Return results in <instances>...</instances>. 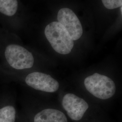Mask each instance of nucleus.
I'll return each instance as SVG.
<instances>
[{
    "mask_svg": "<svg viewBox=\"0 0 122 122\" xmlns=\"http://www.w3.org/2000/svg\"><path fill=\"white\" fill-rule=\"evenodd\" d=\"M4 55L8 64L15 69H30L34 64L35 59L33 54L18 44L10 43L6 45Z\"/></svg>",
    "mask_w": 122,
    "mask_h": 122,
    "instance_id": "obj_3",
    "label": "nucleus"
},
{
    "mask_svg": "<svg viewBox=\"0 0 122 122\" xmlns=\"http://www.w3.org/2000/svg\"><path fill=\"white\" fill-rule=\"evenodd\" d=\"M102 1L107 9L112 10L122 6V0H102Z\"/></svg>",
    "mask_w": 122,
    "mask_h": 122,
    "instance_id": "obj_10",
    "label": "nucleus"
},
{
    "mask_svg": "<svg viewBox=\"0 0 122 122\" xmlns=\"http://www.w3.org/2000/svg\"><path fill=\"white\" fill-rule=\"evenodd\" d=\"M26 84L37 91L53 93L59 88V82L48 74L33 72L28 74L25 79Z\"/></svg>",
    "mask_w": 122,
    "mask_h": 122,
    "instance_id": "obj_6",
    "label": "nucleus"
},
{
    "mask_svg": "<svg viewBox=\"0 0 122 122\" xmlns=\"http://www.w3.org/2000/svg\"><path fill=\"white\" fill-rule=\"evenodd\" d=\"M84 83L88 92L101 100L109 99L114 96L116 92V85L113 80L98 73L86 77Z\"/></svg>",
    "mask_w": 122,
    "mask_h": 122,
    "instance_id": "obj_2",
    "label": "nucleus"
},
{
    "mask_svg": "<svg viewBox=\"0 0 122 122\" xmlns=\"http://www.w3.org/2000/svg\"><path fill=\"white\" fill-rule=\"evenodd\" d=\"M44 34L56 52L63 55L71 52L74 46V40L60 23L54 21L49 24L45 29Z\"/></svg>",
    "mask_w": 122,
    "mask_h": 122,
    "instance_id": "obj_1",
    "label": "nucleus"
},
{
    "mask_svg": "<svg viewBox=\"0 0 122 122\" xmlns=\"http://www.w3.org/2000/svg\"><path fill=\"white\" fill-rule=\"evenodd\" d=\"M32 122H68L65 113L59 109L46 108L36 112Z\"/></svg>",
    "mask_w": 122,
    "mask_h": 122,
    "instance_id": "obj_7",
    "label": "nucleus"
},
{
    "mask_svg": "<svg viewBox=\"0 0 122 122\" xmlns=\"http://www.w3.org/2000/svg\"><path fill=\"white\" fill-rule=\"evenodd\" d=\"M18 0H0V14L5 17L12 18L17 13Z\"/></svg>",
    "mask_w": 122,
    "mask_h": 122,
    "instance_id": "obj_8",
    "label": "nucleus"
},
{
    "mask_svg": "<svg viewBox=\"0 0 122 122\" xmlns=\"http://www.w3.org/2000/svg\"><path fill=\"white\" fill-rule=\"evenodd\" d=\"M58 22L64 26L73 40L79 39L82 35L83 29L76 15L71 9L63 8L57 14Z\"/></svg>",
    "mask_w": 122,
    "mask_h": 122,
    "instance_id": "obj_5",
    "label": "nucleus"
},
{
    "mask_svg": "<svg viewBox=\"0 0 122 122\" xmlns=\"http://www.w3.org/2000/svg\"><path fill=\"white\" fill-rule=\"evenodd\" d=\"M120 8H121V14H122V6H121V7H120Z\"/></svg>",
    "mask_w": 122,
    "mask_h": 122,
    "instance_id": "obj_11",
    "label": "nucleus"
},
{
    "mask_svg": "<svg viewBox=\"0 0 122 122\" xmlns=\"http://www.w3.org/2000/svg\"><path fill=\"white\" fill-rule=\"evenodd\" d=\"M16 111L15 108L8 105L0 108V122H16Z\"/></svg>",
    "mask_w": 122,
    "mask_h": 122,
    "instance_id": "obj_9",
    "label": "nucleus"
},
{
    "mask_svg": "<svg viewBox=\"0 0 122 122\" xmlns=\"http://www.w3.org/2000/svg\"><path fill=\"white\" fill-rule=\"evenodd\" d=\"M61 104L67 116L75 122L84 120L89 108L85 100L72 93H67L63 96Z\"/></svg>",
    "mask_w": 122,
    "mask_h": 122,
    "instance_id": "obj_4",
    "label": "nucleus"
}]
</instances>
